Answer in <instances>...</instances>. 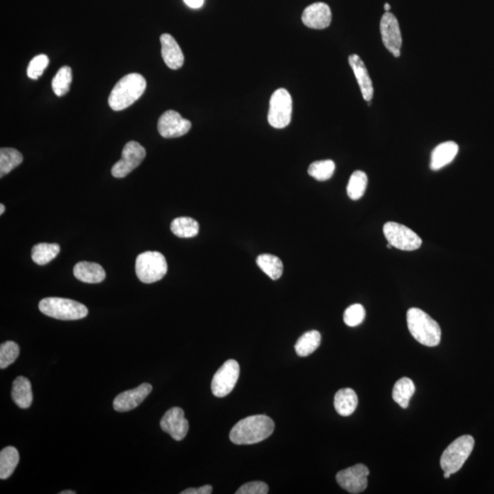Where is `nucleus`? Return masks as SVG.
I'll use <instances>...</instances> for the list:
<instances>
[{
    "mask_svg": "<svg viewBox=\"0 0 494 494\" xmlns=\"http://www.w3.org/2000/svg\"><path fill=\"white\" fill-rule=\"evenodd\" d=\"M268 484L263 481H251L241 486L236 494H267L270 492Z\"/></svg>",
    "mask_w": 494,
    "mask_h": 494,
    "instance_id": "nucleus-36",
    "label": "nucleus"
},
{
    "mask_svg": "<svg viewBox=\"0 0 494 494\" xmlns=\"http://www.w3.org/2000/svg\"><path fill=\"white\" fill-rule=\"evenodd\" d=\"M348 60L361 89L362 98L365 101L371 102L374 96V86L364 62L357 54L350 55Z\"/></svg>",
    "mask_w": 494,
    "mask_h": 494,
    "instance_id": "nucleus-17",
    "label": "nucleus"
},
{
    "mask_svg": "<svg viewBox=\"0 0 494 494\" xmlns=\"http://www.w3.org/2000/svg\"><path fill=\"white\" fill-rule=\"evenodd\" d=\"M365 318V309L361 304L350 306L343 314V321L347 326L356 327L361 324Z\"/></svg>",
    "mask_w": 494,
    "mask_h": 494,
    "instance_id": "nucleus-34",
    "label": "nucleus"
},
{
    "mask_svg": "<svg viewBox=\"0 0 494 494\" xmlns=\"http://www.w3.org/2000/svg\"><path fill=\"white\" fill-rule=\"evenodd\" d=\"M20 355V347L8 340L0 345V368L5 369L13 364Z\"/></svg>",
    "mask_w": 494,
    "mask_h": 494,
    "instance_id": "nucleus-33",
    "label": "nucleus"
},
{
    "mask_svg": "<svg viewBox=\"0 0 494 494\" xmlns=\"http://www.w3.org/2000/svg\"><path fill=\"white\" fill-rule=\"evenodd\" d=\"M274 430V421L268 415H251L234 425L230 432V440L236 445H252L267 440Z\"/></svg>",
    "mask_w": 494,
    "mask_h": 494,
    "instance_id": "nucleus-1",
    "label": "nucleus"
},
{
    "mask_svg": "<svg viewBox=\"0 0 494 494\" xmlns=\"http://www.w3.org/2000/svg\"><path fill=\"white\" fill-rule=\"evenodd\" d=\"M459 152L457 143L447 142L440 144L431 153L430 168L439 171L453 161Z\"/></svg>",
    "mask_w": 494,
    "mask_h": 494,
    "instance_id": "nucleus-20",
    "label": "nucleus"
},
{
    "mask_svg": "<svg viewBox=\"0 0 494 494\" xmlns=\"http://www.w3.org/2000/svg\"><path fill=\"white\" fill-rule=\"evenodd\" d=\"M192 123L181 117L179 113L168 110L161 115L158 121V130L165 139H175L185 135L189 132Z\"/></svg>",
    "mask_w": 494,
    "mask_h": 494,
    "instance_id": "nucleus-12",
    "label": "nucleus"
},
{
    "mask_svg": "<svg viewBox=\"0 0 494 494\" xmlns=\"http://www.w3.org/2000/svg\"><path fill=\"white\" fill-rule=\"evenodd\" d=\"M161 55L168 68L178 70L183 67L184 55L176 40L170 34L164 33L161 36Z\"/></svg>",
    "mask_w": 494,
    "mask_h": 494,
    "instance_id": "nucleus-18",
    "label": "nucleus"
},
{
    "mask_svg": "<svg viewBox=\"0 0 494 494\" xmlns=\"http://www.w3.org/2000/svg\"><path fill=\"white\" fill-rule=\"evenodd\" d=\"M188 7L192 8H200L203 5L205 0H184Z\"/></svg>",
    "mask_w": 494,
    "mask_h": 494,
    "instance_id": "nucleus-38",
    "label": "nucleus"
},
{
    "mask_svg": "<svg viewBox=\"0 0 494 494\" xmlns=\"http://www.w3.org/2000/svg\"><path fill=\"white\" fill-rule=\"evenodd\" d=\"M49 65L48 56L45 54L37 55L30 61L28 67L27 74L30 79L37 80L42 76L43 71Z\"/></svg>",
    "mask_w": 494,
    "mask_h": 494,
    "instance_id": "nucleus-35",
    "label": "nucleus"
},
{
    "mask_svg": "<svg viewBox=\"0 0 494 494\" xmlns=\"http://www.w3.org/2000/svg\"><path fill=\"white\" fill-rule=\"evenodd\" d=\"M161 427L173 440L180 442L187 436L189 431V422L186 420L183 409L173 408L166 412L163 418H161Z\"/></svg>",
    "mask_w": 494,
    "mask_h": 494,
    "instance_id": "nucleus-13",
    "label": "nucleus"
},
{
    "mask_svg": "<svg viewBox=\"0 0 494 494\" xmlns=\"http://www.w3.org/2000/svg\"><path fill=\"white\" fill-rule=\"evenodd\" d=\"M302 23L311 29H326L331 23V11L329 6L323 2L309 5L303 11Z\"/></svg>",
    "mask_w": 494,
    "mask_h": 494,
    "instance_id": "nucleus-16",
    "label": "nucleus"
},
{
    "mask_svg": "<svg viewBox=\"0 0 494 494\" xmlns=\"http://www.w3.org/2000/svg\"><path fill=\"white\" fill-rule=\"evenodd\" d=\"M381 36L384 47L394 54L399 52L402 47V34L400 30L398 21L396 16L386 12L381 18L380 23Z\"/></svg>",
    "mask_w": 494,
    "mask_h": 494,
    "instance_id": "nucleus-14",
    "label": "nucleus"
},
{
    "mask_svg": "<svg viewBox=\"0 0 494 494\" xmlns=\"http://www.w3.org/2000/svg\"><path fill=\"white\" fill-rule=\"evenodd\" d=\"M145 157L146 149L143 146L137 142H127L122 151L120 161H118L112 167L113 177L118 178V179L127 177L128 174L132 173L142 163Z\"/></svg>",
    "mask_w": 494,
    "mask_h": 494,
    "instance_id": "nucleus-9",
    "label": "nucleus"
},
{
    "mask_svg": "<svg viewBox=\"0 0 494 494\" xmlns=\"http://www.w3.org/2000/svg\"><path fill=\"white\" fill-rule=\"evenodd\" d=\"M76 493L73 492V490H62L60 494H75Z\"/></svg>",
    "mask_w": 494,
    "mask_h": 494,
    "instance_id": "nucleus-40",
    "label": "nucleus"
},
{
    "mask_svg": "<svg viewBox=\"0 0 494 494\" xmlns=\"http://www.w3.org/2000/svg\"><path fill=\"white\" fill-rule=\"evenodd\" d=\"M335 171V163L331 159L327 161H315L309 165L308 173L309 176L318 181L330 180Z\"/></svg>",
    "mask_w": 494,
    "mask_h": 494,
    "instance_id": "nucleus-31",
    "label": "nucleus"
},
{
    "mask_svg": "<svg viewBox=\"0 0 494 494\" xmlns=\"http://www.w3.org/2000/svg\"><path fill=\"white\" fill-rule=\"evenodd\" d=\"M368 183L367 175L364 171H356L350 178L347 186V195L352 201H357L364 196Z\"/></svg>",
    "mask_w": 494,
    "mask_h": 494,
    "instance_id": "nucleus-30",
    "label": "nucleus"
},
{
    "mask_svg": "<svg viewBox=\"0 0 494 494\" xmlns=\"http://www.w3.org/2000/svg\"><path fill=\"white\" fill-rule=\"evenodd\" d=\"M39 309L48 317L61 321L81 320L88 314V309L82 303L69 299L45 298L40 300Z\"/></svg>",
    "mask_w": 494,
    "mask_h": 494,
    "instance_id": "nucleus-4",
    "label": "nucleus"
},
{
    "mask_svg": "<svg viewBox=\"0 0 494 494\" xmlns=\"http://www.w3.org/2000/svg\"><path fill=\"white\" fill-rule=\"evenodd\" d=\"M369 473L370 471L367 466L356 464L338 472L336 481L347 492L352 494L361 493L367 488Z\"/></svg>",
    "mask_w": 494,
    "mask_h": 494,
    "instance_id": "nucleus-11",
    "label": "nucleus"
},
{
    "mask_svg": "<svg viewBox=\"0 0 494 494\" xmlns=\"http://www.w3.org/2000/svg\"><path fill=\"white\" fill-rule=\"evenodd\" d=\"M4 212H5V206H4V205H3V203H1V205H0V214L2 215L3 214H4Z\"/></svg>",
    "mask_w": 494,
    "mask_h": 494,
    "instance_id": "nucleus-39",
    "label": "nucleus"
},
{
    "mask_svg": "<svg viewBox=\"0 0 494 494\" xmlns=\"http://www.w3.org/2000/svg\"><path fill=\"white\" fill-rule=\"evenodd\" d=\"M475 440L470 435H464L455 440L444 450L440 458V467L444 471L454 474L464 465L474 448Z\"/></svg>",
    "mask_w": 494,
    "mask_h": 494,
    "instance_id": "nucleus-5",
    "label": "nucleus"
},
{
    "mask_svg": "<svg viewBox=\"0 0 494 494\" xmlns=\"http://www.w3.org/2000/svg\"><path fill=\"white\" fill-rule=\"evenodd\" d=\"M384 234L391 246L403 251H414L422 245L420 237L414 231L395 222L384 225Z\"/></svg>",
    "mask_w": 494,
    "mask_h": 494,
    "instance_id": "nucleus-8",
    "label": "nucleus"
},
{
    "mask_svg": "<svg viewBox=\"0 0 494 494\" xmlns=\"http://www.w3.org/2000/svg\"><path fill=\"white\" fill-rule=\"evenodd\" d=\"M152 386L148 383L140 384L136 389L125 391L115 397L113 406L117 412H128L139 406L151 393Z\"/></svg>",
    "mask_w": 494,
    "mask_h": 494,
    "instance_id": "nucleus-15",
    "label": "nucleus"
},
{
    "mask_svg": "<svg viewBox=\"0 0 494 494\" xmlns=\"http://www.w3.org/2000/svg\"><path fill=\"white\" fill-rule=\"evenodd\" d=\"M390 9H391V6L389 4V3H386V4H384V11H386V12H389L390 11Z\"/></svg>",
    "mask_w": 494,
    "mask_h": 494,
    "instance_id": "nucleus-41",
    "label": "nucleus"
},
{
    "mask_svg": "<svg viewBox=\"0 0 494 494\" xmlns=\"http://www.w3.org/2000/svg\"><path fill=\"white\" fill-rule=\"evenodd\" d=\"M292 98L287 90L284 88L275 91L270 102L268 120L271 127L285 128L292 121Z\"/></svg>",
    "mask_w": 494,
    "mask_h": 494,
    "instance_id": "nucleus-7",
    "label": "nucleus"
},
{
    "mask_svg": "<svg viewBox=\"0 0 494 494\" xmlns=\"http://www.w3.org/2000/svg\"><path fill=\"white\" fill-rule=\"evenodd\" d=\"M212 493V487L211 486H205L200 488H189L181 494H211Z\"/></svg>",
    "mask_w": 494,
    "mask_h": 494,
    "instance_id": "nucleus-37",
    "label": "nucleus"
},
{
    "mask_svg": "<svg viewBox=\"0 0 494 494\" xmlns=\"http://www.w3.org/2000/svg\"><path fill=\"white\" fill-rule=\"evenodd\" d=\"M167 271V261L161 253L147 251L137 258L136 274L142 283L157 282L165 277Z\"/></svg>",
    "mask_w": 494,
    "mask_h": 494,
    "instance_id": "nucleus-6",
    "label": "nucleus"
},
{
    "mask_svg": "<svg viewBox=\"0 0 494 494\" xmlns=\"http://www.w3.org/2000/svg\"><path fill=\"white\" fill-rule=\"evenodd\" d=\"M60 251L58 243H40L33 247L31 258L37 265H45L52 261Z\"/></svg>",
    "mask_w": 494,
    "mask_h": 494,
    "instance_id": "nucleus-24",
    "label": "nucleus"
},
{
    "mask_svg": "<svg viewBox=\"0 0 494 494\" xmlns=\"http://www.w3.org/2000/svg\"><path fill=\"white\" fill-rule=\"evenodd\" d=\"M256 264L271 280H277L283 274V263L276 255L264 254L256 258Z\"/></svg>",
    "mask_w": 494,
    "mask_h": 494,
    "instance_id": "nucleus-28",
    "label": "nucleus"
},
{
    "mask_svg": "<svg viewBox=\"0 0 494 494\" xmlns=\"http://www.w3.org/2000/svg\"><path fill=\"white\" fill-rule=\"evenodd\" d=\"M11 397L18 408H29L33 402V387L28 378L18 377L12 384Z\"/></svg>",
    "mask_w": 494,
    "mask_h": 494,
    "instance_id": "nucleus-21",
    "label": "nucleus"
},
{
    "mask_svg": "<svg viewBox=\"0 0 494 494\" xmlns=\"http://www.w3.org/2000/svg\"><path fill=\"white\" fill-rule=\"evenodd\" d=\"M357 406L358 396L352 389H340L334 396V408L342 417L351 415L356 410Z\"/></svg>",
    "mask_w": 494,
    "mask_h": 494,
    "instance_id": "nucleus-22",
    "label": "nucleus"
},
{
    "mask_svg": "<svg viewBox=\"0 0 494 494\" xmlns=\"http://www.w3.org/2000/svg\"><path fill=\"white\" fill-rule=\"evenodd\" d=\"M20 461V454L14 447H7L0 452V479L11 477Z\"/></svg>",
    "mask_w": 494,
    "mask_h": 494,
    "instance_id": "nucleus-25",
    "label": "nucleus"
},
{
    "mask_svg": "<svg viewBox=\"0 0 494 494\" xmlns=\"http://www.w3.org/2000/svg\"><path fill=\"white\" fill-rule=\"evenodd\" d=\"M23 161V156L18 150L11 148L0 149V177L6 176Z\"/></svg>",
    "mask_w": 494,
    "mask_h": 494,
    "instance_id": "nucleus-29",
    "label": "nucleus"
},
{
    "mask_svg": "<svg viewBox=\"0 0 494 494\" xmlns=\"http://www.w3.org/2000/svg\"><path fill=\"white\" fill-rule=\"evenodd\" d=\"M321 335L318 331H309L299 338L295 345L297 355L300 357H307L314 353L321 345Z\"/></svg>",
    "mask_w": 494,
    "mask_h": 494,
    "instance_id": "nucleus-27",
    "label": "nucleus"
},
{
    "mask_svg": "<svg viewBox=\"0 0 494 494\" xmlns=\"http://www.w3.org/2000/svg\"><path fill=\"white\" fill-rule=\"evenodd\" d=\"M71 79H73L71 69L69 67H62L52 79V90L55 95L57 96L67 95L70 90Z\"/></svg>",
    "mask_w": 494,
    "mask_h": 494,
    "instance_id": "nucleus-32",
    "label": "nucleus"
},
{
    "mask_svg": "<svg viewBox=\"0 0 494 494\" xmlns=\"http://www.w3.org/2000/svg\"><path fill=\"white\" fill-rule=\"evenodd\" d=\"M408 330L418 343L425 346L440 345L442 330L439 323L420 309L411 308L406 314Z\"/></svg>",
    "mask_w": 494,
    "mask_h": 494,
    "instance_id": "nucleus-3",
    "label": "nucleus"
},
{
    "mask_svg": "<svg viewBox=\"0 0 494 494\" xmlns=\"http://www.w3.org/2000/svg\"><path fill=\"white\" fill-rule=\"evenodd\" d=\"M74 277L84 283L98 284L105 280V271L96 263L82 261L74 268Z\"/></svg>",
    "mask_w": 494,
    "mask_h": 494,
    "instance_id": "nucleus-19",
    "label": "nucleus"
},
{
    "mask_svg": "<svg viewBox=\"0 0 494 494\" xmlns=\"http://www.w3.org/2000/svg\"><path fill=\"white\" fill-rule=\"evenodd\" d=\"M146 87V79L142 74L126 75L113 88L108 98L109 106L114 111H121L130 108L143 95Z\"/></svg>",
    "mask_w": 494,
    "mask_h": 494,
    "instance_id": "nucleus-2",
    "label": "nucleus"
},
{
    "mask_svg": "<svg viewBox=\"0 0 494 494\" xmlns=\"http://www.w3.org/2000/svg\"><path fill=\"white\" fill-rule=\"evenodd\" d=\"M450 476H452V474H450L449 472L444 471V478H445V479H449Z\"/></svg>",
    "mask_w": 494,
    "mask_h": 494,
    "instance_id": "nucleus-42",
    "label": "nucleus"
},
{
    "mask_svg": "<svg viewBox=\"0 0 494 494\" xmlns=\"http://www.w3.org/2000/svg\"><path fill=\"white\" fill-rule=\"evenodd\" d=\"M415 386L409 378L403 377L394 386L392 396L394 401L402 408H408L411 397L414 395Z\"/></svg>",
    "mask_w": 494,
    "mask_h": 494,
    "instance_id": "nucleus-23",
    "label": "nucleus"
},
{
    "mask_svg": "<svg viewBox=\"0 0 494 494\" xmlns=\"http://www.w3.org/2000/svg\"><path fill=\"white\" fill-rule=\"evenodd\" d=\"M171 230L180 239H193L199 234L198 222L190 217H178L171 224Z\"/></svg>",
    "mask_w": 494,
    "mask_h": 494,
    "instance_id": "nucleus-26",
    "label": "nucleus"
},
{
    "mask_svg": "<svg viewBox=\"0 0 494 494\" xmlns=\"http://www.w3.org/2000/svg\"><path fill=\"white\" fill-rule=\"evenodd\" d=\"M240 367L234 360H228L215 373L212 381V392L217 397H224L234 389L239 379Z\"/></svg>",
    "mask_w": 494,
    "mask_h": 494,
    "instance_id": "nucleus-10",
    "label": "nucleus"
}]
</instances>
